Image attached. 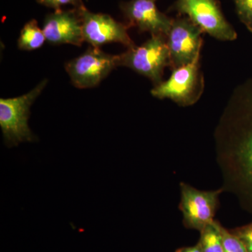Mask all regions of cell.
Returning <instances> with one entry per match:
<instances>
[{"mask_svg":"<svg viewBox=\"0 0 252 252\" xmlns=\"http://www.w3.org/2000/svg\"><path fill=\"white\" fill-rule=\"evenodd\" d=\"M244 116L240 135L229 149V185L252 215V107Z\"/></svg>","mask_w":252,"mask_h":252,"instance_id":"obj_1","label":"cell"},{"mask_svg":"<svg viewBox=\"0 0 252 252\" xmlns=\"http://www.w3.org/2000/svg\"><path fill=\"white\" fill-rule=\"evenodd\" d=\"M47 83V79H44L34 89L20 97L0 99V127L6 147L11 148L23 142L37 141L28 126V119L32 104Z\"/></svg>","mask_w":252,"mask_h":252,"instance_id":"obj_2","label":"cell"},{"mask_svg":"<svg viewBox=\"0 0 252 252\" xmlns=\"http://www.w3.org/2000/svg\"><path fill=\"white\" fill-rule=\"evenodd\" d=\"M119 66H125L152 80L155 86L162 82L164 69L170 66L166 36L156 34L140 46H133L119 55Z\"/></svg>","mask_w":252,"mask_h":252,"instance_id":"obj_3","label":"cell"},{"mask_svg":"<svg viewBox=\"0 0 252 252\" xmlns=\"http://www.w3.org/2000/svg\"><path fill=\"white\" fill-rule=\"evenodd\" d=\"M171 10L188 18L204 33L215 39H236V32L225 18L218 0H175Z\"/></svg>","mask_w":252,"mask_h":252,"instance_id":"obj_4","label":"cell"},{"mask_svg":"<svg viewBox=\"0 0 252 252\" xmlns=\"http://www.w3.org/2000/svg\"><path fill=\"white\" fill-rule=\"evenodd\" d=\"M200 56L187 65L174 69L170 77L155 86L152 95L170 99L180 106L195 103L203 91V78L200 71Z\"/></svg>","mask_w":252,"mask_h":252,"instance_id":"obj_5","label":"cell"},{"mask_svg":"<svg viewBox=\"0 0 252 252\" xmlns=\"http://www.w3.org/2000/svg\"><path fill=\"white\" fill-rule=\"evenodd\" d=\"M118 66L119 56L91 46L84 54L66 63L65 69L73 85L78 89H89L98 85Z\"/></svg>","mask_w":252,"mask_h":252,"instance_id":"obj_6","label":"cell"},{"mask_svg":"<svg viewBox=\"0 0 252 252\" xmlns=\"http://www.w3.org/2000/svg\"><path fill=\"white\" fill-rule=\"evenodd\" d=\"M180 210L183 223L189 229L200 232L215 220L222 189L201 190L187 184H180Z\"/></svg>","mask_w":252,"mask_h":252,"instance_id":"obj_7","label":"cell"},{"mask_svg":"<svg viewBox=\"0 0 252 252\" xmlns=\"http://www.w3.org/2000/svg\"><path fill=\"white\" fill-rule=\"evenodd\" d=\"M203 32L188 18L179 16L173 18L166 36L172 69L187 65L200 55Z\"/></svg>","mask_w":252,"mask_h":252,"instance_id":"obj_8","label":"cell"},{"mask_svg":"<svg viewBox=\"0 0 252 252\" xmlns=\"http://www.w3.org/2000/svg\"><path fill=\"white\" fill-rule=\"evenodd\" d=\"M84 41L99 48L108 43H121L128 49L135 46L125 23L116 21L110 15L94 13L86 6L80 9Z\"/></svg>","mask_w":252,"mask_h":252,"instance_id":"obj_9","label":"cell"},{"mask_svg":"<svg viewBox=\"0 0 252 252\" xmlns=\"http://www.w3.org/2000/svg\"><path fill=\"white\" fill-rule=\"evenodd\" d=\"M157 0H128L120 3V9L127 28H137L152 35L167 36L172 19L158 9Z\"/></svg>","mask_w":252,"mask_h":252,"instance_id":"obj_10","label":"cell"},{"mask_svg":"<svg viewBox=\"0 0 252 252\" xmlns=\"http://www.w3.org/2000/svg\"><path fill=\"white\" fill-rule=\"evenodd\" d=\"M42 30L46 40L54 45L81 46L84 41L80 9L75 8L58 10L46 15Z\"/></svg>","mask_w":252,"mask_h":252,"instance_id":"obj_11","label":"cell"},{"mask_svg":"<svg viewBox=\"0 0 252 252\" xmlns=\"http://www.w3.org/2000/svg\"><path fill=\"white\" fill-rule=\"evenodd\" d=\"M46 40L42 29L34 19L28 21L21 30L18 41V46L23 51H34L44 45Z\"/></svg>","mask_w":252,"mask_h":252,"instance_id":"obj_12","label":"cell"},{"mask_svg":"<svg viewBox=\"0 0 252 252\" xmlns=\"http://www.w3.org/2000/svg\"><path fill=\"white\" fill-rule=\"evenodd\" d=\"M220 223L214 220L200 232V244L203 252H223V243L220 230Z\"/></svg>","mask_w":252,"mask_h":252,"instance_id":"obj_13","label":"cell"},{"mask_svg":"<svg viewBox=\"0 0 252 252\" xmlns=\"http://www.w3.org/2000/svg\"><path fill=\"white\" fill-rule=\"evenodd\" d=\"M220 235L223 243V252H248L243 242L231 230L220 224Z\"/></svg>","mask_w":252,"mask_h":252,"instance_id":"obj_14","label":"cell"},{"mask_svg":"<svg viewBox=\"0 0 252 252\" xmlns=\"http://www.w3.org/2000/svg\"><path fill=\"white\" fill-rule=\"evenodd\" d=\"M242 22L252 32V0H233Z\"/></svg>","mask_w":252,"mask_h":252,"instance_id":"obj_15","label":"cell"},{"mask_svg":"<svg viewBox=\"0 0 252 252\" xmlns=\"http://www.w3.org/2000/svg\"><path fill=\"white\" fill-rule=\"evenodd\" d=\"M36 2L54 11L63 9V6L71 5L72 8L80 9L85 6L82 0H36Z\"/></svg>","mask_w":252,"mask_h":252,"instance_id":"obj_16","label":"cell"},{"mask_svg":"<svg viewBox=\"0 0 252 252\" xmlns=\"http://www.w3.org/2000/svg\"><path fill=\"white\" fill-rule=\"evenodd\" d=\"M230 230L243 242L248 252H252V222Z\"/></svg>","mask_w":252,"mask_h":252,"instance_id":"obj_17","label":"cell"},{"mask_svg":"<svg viewBox=\"0 0 252 252\" xmlns=\"http://www.w3.org/2000/svg\"><path fill=\"white\" fill-rule=\"evenodd\" d=\"M175 252H203L201 248H200V244L198 243L193 246L185 247L178 249Z\"/></svg>","mask_w":252,"mask_h":252,"instance_id":"obj_18","label":"cell"}]
</instances>
